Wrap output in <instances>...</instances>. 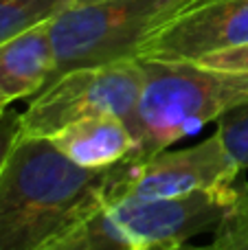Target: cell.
Here are the masks:
<instances>
[{
  "label": "cell",
  "mask_w": 248,
  "mask_h": 250,
  "mask_svg": "<svg viewBox=\"0 0 248 250\" xmlns=\"http://www.w3.org/2000/svg\"><path fill=\"white\" fill-rule=\"evenodd\" d=\"M125 171L127 158L83 169L48 138L20 136L0 171V250H79Z\"/></svg>",
  "instance_id": "obj_1"
},
{
  "label": "cell",
  "mask_w": 248,
  "mask_h": 250,
  "mask_svg": "<svg viewBox=\"0 0 248 250\" xmlns=\"http://www.w3.org/2000/svg\"><path fill=\"white\" fill-rule=\"evenodd\" d=\"M143 64L147 75L145 88L127 119L136 138L130 158L136 163L200 132L228 110L248 104V75L222 73L193 62Z\"/></svg>",
  "instance_id": "obj_2"
},
{
  "label": "cell",
  "mask_w": 248,
  "mask_h": 250,
  "mask_svg": "<svg viewBox=\"0 0 248 250\" xmlns=\"http://www.w3.org/2000/svg\"><path fill=\"white\" fill-rule=\"evenodd\" d=\"M205 0H97L73 4L51 20L55 73L132 60L152 38Z\"/></svg>",
  "instance_id": "obj_3"
},
{
  "label": "cell",
  "mask_w": 248,
  "mask_h": 250,
  "mask_svg": "<svg viewBox=\"0 0 248 250\" xmlns=\"http://www.w3.org/2000/svg\"><path fill=\"white\" fill-rule=\"evenodd\" d=\"M240 198V187L220 185L180 198H114L90 222L79 250H149L183 246L215 230Z\"/></svg>",
  "instance_id": "obj_4"
},
{
  "label": "cell",
  "mask_w": 248,
  "mask_h": 250,
  "mask_svg": "<svg viewBox=\"0 0 248 250\" xmlns=\"http://www.w3.org/2000/svg\"><path fill=\"white\" fill-rule=\"evenodd\" d=\"M145 64L136 57L79 66L51 79L20 114V136L48 138L86 117H132L145 88Z\"/></svg>",
  "instance_id": "obj_5"
},
{
  "label": "cell",
  "mask_w": 248,
  "mask_h": 250,
  "mask_svg": "<svg viewBox=\"0 0 248 250\" xmlns=\"http://www.w3.org/2000/svg\"><path fill=\"white\" fill-rule=\"evenodd\" d=\"M237 165L224 149L218 132L187 149H163L147 160L127 158V171L114 198L158 200L235 182Z\"/></svg>",
  "instance_id": "obj_6"
},
{
  "label": "cell",
  "mask_w": 248,
  "mask_h": 250,
  "mask_svg": "<svg viewBox=\"0 0 248 250\" xmlns=\"http://www.w3.org/2000/svg\"><path fill=\"white\" fill-rule=\"evenodd\" d=\"M248 42V0H205L152 38L143 62H198L215 51Z\"/></svg>",
  "instance_id": "obj_7"
},
{
  "label": "cell",
  "mask_w": 248,
  "mask_h": 250,
  "mask_svg": "<svg viewBox=\"0 0 248 250\" xmlns=\"http://www.w3.org/2000/svg\"><path fill=\"white\" fill-rule=\"evenodd\" d=\"M55 73L51 22L26 29L0 44V110L33 97Z\"/></svg>",
  "instance_id": "obj_8"
},
{
  "label": "cell",
  "mask_w": 248,
  "mask_h": 250,
  "mask_svg": "<svg viewBox=\"0 0 248 250\" xmlns=\"http://www.w3.org/2000/svg\"><path fill=\"white\" fill-rule=\"evenodd\" d=\"M48 141L68 160L83 169H108L130 158L136 149V138L123 117L99 114L68 123Z\"/></svg>",
  "instance_id": "obj_9"
},
{
  "label": "cell",
  "mask_w": 248,
  "mask_h": 250,
  "mask_svg": "<svg viewBox=\"0 0 248 250\" xmlns=\"http://www.w3.org/2000/svg\"><path fill=\"white\" fill-rule=\"evenodd\" d=\"M73 0H0V44L26 29L51 22Z\"/></svg>",
  "instance_id": "obj_10"
},
{
  "label": "cell",
  "mask_w": 248,
  "mask_h": 250,
  "mask_svg": "<svg viewBox=\"0 0 248 250\" xmlns=\"http://www.w3.org/2000/svg\"><path fill=\"white\" fill-rule=\"evenodd\" d=\"M218 136L237 169H248V104L237 105L218 119Z\"/></svg>",
  "instance_id": "obj_11"
},
{
  "label": "cell",
  "mask_w": 248,
  "mask_h": 250,
  "mask_svg": "<svg viewBox=\"0 0 248 250\" xmlns=\"http://www.w3.org/2000/svg\"><path fill=\"white\" fill-rule=\"evenodd\" d=\"M213 246L218 250H248V187L240 189L235 207L215 229Z\"/></svg>",
  "instance_id": "obj_12"
},
{
  "label": "cell",
  "mask_w": 248,
  "mask_h": 250,
  "mask_svg": "<svg viewBox=\"0 0 248 250\" xmlns=\"http://www.w3.org/2000/svg\"><path fill=\"white\" fill-rule=\"evenodd\" d=\"M193 64H200L205 68H213V70H222V73L248 75V42L233 48H224V51L209 53V55L200 57Z\"/></svg>",
  "instance_id": "obj_13"
},
{
  "label": "cell",
  "mask_w": 248,
  "mask_h": 250,
  "mask_svg": "<svg viewBox=\"0 0 248 250\" xmlns=\"http://www.w3.org/2000/svg\"><path fill=\"white\" fill-rule=\"evenodd\" d=\"M20 138V114L4 108L0 110V171Z\"/></svg>",
  "instance_id": "obj_14"
},
{
  "label": "cell",
  "mask_w": 248,
  "mask_h": 250,
  "mask_svg": "<svg viewBox=\"0 0 248 250\" xmlns=\"http://www.w3.org/2000/svg\"><path fill=\"white\" fill-rule=\"evenodd\" d=\"M86 2H97V0H73V4H86ZM70 4V7H73Z\"/></svg>",
  "instance_id": "obj_15"
},
{
  "label": "cell",
  "mask_w": 248,
  "mask_h": 250,
  "mask_svg": "<svg viewBox=\"0 0 248 250\" xmlns=\"http://www.w3.org/2000/svg\"><path fill=\"white\" fill-rule=\"evenodd\" d=\"M149 250H163V248H149Z\"/></svg>",
  "instance_id": "obj_16"
}]
</instances>
